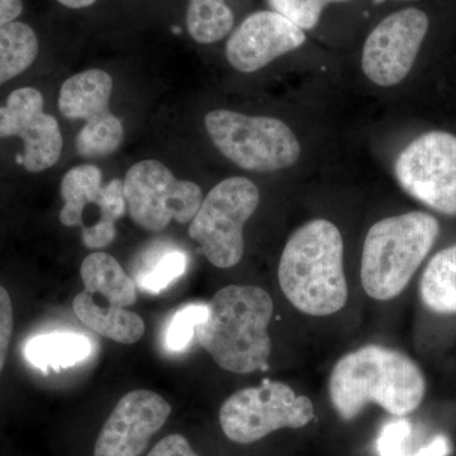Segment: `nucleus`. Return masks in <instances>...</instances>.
Returning a JSON list of instances; mask_svg holds the SVG:
<instances>
[{"instance_id":"nucleus-1","label":"nucleus","mask_w":456,"mask_h":456,"mask_svg":"<svg viewBox=\"0 0 456 456\" xmlns=\"http://www.w3.org/2000/svg\"><path fill=\"white\" fill-rule=\"evenodd\" d=\"M426 379L406 354L367 345L342 356L332 368L329 395L341 419H356L369 403L395 417L412 413L424 401Z\"/></svg>"},{"instance_id":"nucleus-2","label":"nucleus","mask_w":456,"mask_h":456,"mask_svg":"<svg viewBox=\"0 0 456 456\" xmlns=\"http://www.w3.org/2000/svg\"><path fill=\"white\" fill-rule=\"evenodd\" d=\"M274 305L255 285H228L213 296L208 314L196 327L197 340L216 364L230 373L248 374L268 368V332Z\"/></svg>"},{"instance_id":"nucleus-3","label":"nucleus","mask_w":456,"mask_h":456,"mask_svg":"<svg viewBox=\"0 0 456 456\" xmlns=\"http://www.w3.org/2000/svg\"><path fill=\"white\" fill-rule=\"evenodd\" d=\"M278 279L285 298L303 314L330 316L341 311L349 289L340 230L317 218L294 231L281 253Z\"/></svg>"},{"instance_id":"nucleus-4","label":"nucleus","mask_w":456,"mask_h":456,"mask_svg":"<svg viewBox=\"0 0 456 456\" xmlns=\"http://www.w3.org/2000/svg\"><path fill=\"white\" fill-rule=\"evenodd\" d=\"M440 235V224L426 212H408L377 222L365 237L362 288L370 298L391 301L406 289Z\"/></svg>"},{"instance_id":"nucleus-5","label":"nucleus","mask_w":456,"mask_h":456,"mask_svg":"<svg viewBox=\"0 0 456 456\" xmlns=\"http://www.w3.org/2000/svg\"><path fill=\"white\" fill-rule=\"evenodd\" d=\"M213 145L237 167L254 173L288 169L299 160L301 143L281 119L215 110L204 117Z\"/></svg>"},{"instance_id":"nucleus-6","label":"nucleus","mask_w":456,"mask_h":456,"mask_svg":"<svg viewBox=\"0 0 456 456\" xmlns=\"http://www.w3.org/2000/svg\"><path fill=\"white\" fill-rule=\"evenodd\" d=\"M84 290L75 297L77 317L97 334L132 345L145 334V322L139 314L126 310L137 302L136 284L121 264L106 253H93L80 268Z\"/></svg>"},{"instance_id":"nucleus-7","label":"nucleus","mask_w":456,"mask_h":456,"mask_svg":"<svg viewBox=\"0 0 456 456\" xmlns=\"http://www.w3.org/2000/svg\"><path fill=\"white\" fill-rule=\"evenodd\" d=\"M259 202V188L244 176L222 180L204 198L189 236L216 268H232L242 259L244 227Z\"/></svg>"},{"instance_id":"nucleus-8","label":"nucleus","mask_w":456,"mask_h":456,"mask_svg":"<svg viewBox=\"0 0 456 456\" xmlns=\"http://www.w3.org/2000/svg\"><path fill=\"white\" fill-rule=\"evenodd\" d=\"M314 419L310 398L274 380L233 393L220 410L222 431L240 445L256 443L281 428H305Z\"/></svg>"},{"instance_id":"nucleus-9","label":"nucleus","mask_w":456,"mask_h":456,"mask_svg":"<svg viewBox=\"0 0 456 456\" xmlns=\"http://www.w3.org/2000/svg\"><path fill=\"white\" fill-rule=\"evenodd\" d=\"M123 191L132 220L150 232H160L171 221L191 222L203 202L200 185L176 179L158 160L134 164L123 180Z\"/></svg>"},{"instance_id":"nucleus-10","label":"nucleus","mask_w":456,"mask_h":456,"mask_svg":"<svg viewBox=\"0 0 456 456\" xmlns=\"http://www.w3.org/2000/svg\"><path fill=\"white\" fill-rule=\"evenodd\" d=\"M60 193L64 207L60 222L66 227L82 228L84 245L101 250L114 241L116 224L125 215L123 180L103 185V174L92 164L77 165L65 174Z\"/></svg>"},{"instance_id":"nucleus-11","label":"nucleus","mask_w":456,"mask_h":456,"mask_svg":"<svg viewBox=\"0 0 456 456\" xmlns=\"http://www.w3.org/2000/svg\"><path fill=\"white\" fill-rule=\"evenodd\" d=\"M399 187L441 215L456 217V136L432 131L413 140L395 164Z\"/></svg>"},{"instance_id":"nucleus-12","label":"nucleus","mask_w":456,"mask_h":456,"mask_svg":"<svg viewBox=\"0 0 456 456\" xmlns=\"http://www.w3.org/2000/svg\"><path fill=\"white\" fill-rule=\"evenodd\" d=\"M112 90V77L99 69L73 75L60 89L57 104L62 116L86 121L75 139L77 154L83 158H104L122 143V121L110 110Z\"/></svg>"},{"instance_id":"nucleus-13","label":"nucleus","mask_w":456,"mask_h":456,"mask_svg":"<svg viewBox=\"0 0 456 456\" xmlns=\"http://www.w3.org/2000/svg\"><path fill=\"white\" fill-rule=\"evenodd\" d=\"M428 26V14L419 8L401 9L384 18L362 47L365 77L384 88L403 82L415 65Z\"/></svg>"},{"instance_id":"nucleus-14","label":"nucleus","mask_w":456,"mask_h":456,"mask_svg":"<svg viewBox=\"0 0 456 456\" xmlns=\"http://www.w3.org/2000/svg\"><path fill=\"white\" fill-rule=\"evenodd\" d=\"M20 137L25 143L20 163L29 173H41L53 167L61 156V130L55 117L44 112L40 90H14L7 104L0 107V139Z\"/></svg>"},{"instance_id":"nucleus-15","label":"nucleus","mask_w":456,"mask_h":456,"mask_svg":"<svg viewBox=\"0 0 456 456\" xmlns=\"http://www.w3.org/2000/svg\"><path fill=\"white\" fill-rule=\"evenodd\" d=\"M171 413L167 399L139 389L123 395L99 432L94 456H140Z\"/></svg>"},{"instance_id":"nucleus-16","label":"nucleus","mask_w":456,"mask_h":456,"mask_svg":"<svg viewBox=\"0 0 456 456\" xmlns=\"http://www.w3.org/2000/svg\"><path fill=\"white\" fill-rule=\"evenodd\" d=\"M305 42V31L281 14L255 12L228 38L227 61L240 73H255L278 57L299 49Z\"/></svg>"},{"instance_id":"nucleus-17","label":"nucleus","mask_w":456,"mask_h":456,"mask_svg":"<svg viewBox=\"0 0 456 456\" xmlns=\"http://www.w3.org/2000/svg\"><path fill=\"white\" fill-rule=\"evenodd\" d=\"M419 298L434 314H456V245L428 261L419 279Z\"/></svg>"},{"instance_id":"nucleus-18","label":"nucleus","mask_w":456,"mask_h":456,"mask_svg":"<svg viewBox=\"0 0 456 456\" xmlns=\"http://www.w3.org/2000/svg\"><path fill=\"white\" fill-rule=\"evenodd\" d=\"M92 344L86 336L73 332H53L36 336L26 347V358L36 368L47 371L73 367L88 358Z\"/></svg>"},{"instance_id":"nucleus-19","label":"nucleus","mask_w":456,"mask_h":456,"mask_svg":"<svg viewBox=\"0 0 456 456\" xmlns=\"http://www.w3.org/2000/svg\"><path fill=\"white\" fill-rule=\"evenodd\" d=\"M38 38L32 27L12 22L0 28V86L25 73L38 55Z\"/></svg>"},{"instance_id":"nucleus-20","label":"nucleus","mask_w":456,"mask_h":456,"mask_svg":"<svg viewBox=\"0 0 456 456\" xmlns=\"http://www.w3.org/2000/svg\"><path fill=\"white\" fill-rule=\"evenodd\" d=\"M233 20L235 18L226 0H189L188 32L198 44L221 41L232 29Z\"/></svg>"},{"instance_id":"nucleus-21","label":"nucleus","mask_w":456,"mask_h":456,"mask_svg":"<svg viewBox=\"0 0 456 456\" xmlns=\"http://www.w3.org/2000/svg\"><path fill=\"white\" fill-rule=\"evenodd\" d=\"M450 450V441L444 435H437L430 443L412 450V425L404 417L387 422L377 439L379 456H449Z\"/></svg>"},{"instance_id":"nucleus-22","label":"nucleus","mask_w":456,"mask_h":456,"mask_svg":"<svg viewBox=\"0 0 456 456\" xmlns=\"http://www.w3.org/2000/svg\"><path fill=\"white\" fill-rule=\"evenodd\" d=\"M187 268V256L180 251L164 253L139 278V285L147 292L159 293L179 277Z\"/></svg>"},{"instance_id":"nucleus-23","label":"nucleus","mask_w":456,"mask_h":456,"mask_svg":"<svg viewBox=\"0 0 456 456\" xmlns=\"http://www.w3.org/2000/svg\"><path fill=\"white\" fill-rule=\"evenodd\" d=\"M208 314V305H188L176 312L165 334V345L171 351H182L188 346L196 327Z\"/></svg>"},{"instance_id":"nucleus-24","label":"nucleus","mask_w":456,"mask_h":456,"mask_svg":"<svg viewBox=\"0 0 456 456\" xmlns=\"http://www.w3.org/2000/svg\"><path fill=\"white\" fill-rule=\"evenodd\" d=\"M273 12L281 14L302 31H310L320 22L326 3L323 0H266Z\"/></svg>"},{"instance_id":"nucleus-25","label":"nucleus","mask_w":456,"mask_h":456,"mask_svg":"<svg viewBox=\"0 0 456 456\" xmlns=\"http://www.w3.org/2000/svg\"><path fill=\"white\" fill-rule=\"evenodd\" d=\"M13 305L11 297L4 287L0 285V374L4 369L5 362L13 334Z\"/></svg>"},{"instance_id":"nucleus-26","label":"nucleus","mask_w":456,"mask_h":456,"mask_svg":"<svg viewBox=\"0 0 456 456\" xmlns=\"http://www.w3.org/2000/svg\"><path fill=\"white\" fill-rule=\"evenodd\" d=\"M146 456H200L191 448L187 437L171 434L159 441Z\"/></svg>"},{"instance_id":"nucleus-27","label":"nucleus","mask_w":456,"mask_h":456,"mask_svg":"<svg viewBox=\"0 0 456 456\" xmlns=\"http://www.w3.org/2000/svg\"><path fill=\"white\" fill-rule=\"evenodd\" d=\"M22 12V0H0V28L9 23L16 22Z\"/></svg>"},{"instance_id":"nucleus-28","label":"nucleus","mask_w":456,"mask_h":456,"mask_svg":"<svg viewBox=\"0 0 456 456\" xmlns=\"http://www.w3.org/2000/svg\"><path fill=\"white\" fill-rule=\"evenodd\" d=\"M60 4L64 5V7L71 8V9H82L90 7V5L94 4L97 0H57Z\"/></svg>"},{"instance_id":"nucleus-29","label":"nucleus","mask_w":456,"mask_h":456,"mask_svg":"<svg viewBox=\"0 0 456 456\" xmlns=\"http://www.w3.org/2000/svg\"><path fill=\"white\" fill-rule=\"evenodd\" d=\"M323 2H325L326 4H329V3L349 2V0H323Z\"/></svg>"}]
</instances>
